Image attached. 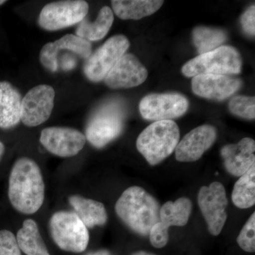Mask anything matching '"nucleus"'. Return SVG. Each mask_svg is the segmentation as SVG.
<instances>
[{
  "instance_id": "1",
  "label": "nucleus",
  "mask_w": 255,
  "mask_h": 255,
  "mask_svg": "<svg viewBox=\"0 0 255 255\" xmlns=\"http://www.w3.org/2000/svg\"><path fill=\"white\" fill-rule=\"evenodd\" d=\"M8 196L18 212L33 214L45 199V184L39 166L33 159L21 157L16 161L9 179Z\"/></svg>"
},
{
  "instance_id": "2",
  "label": "nucleus",
  "mask_w": 255,
  "mask_h": 255,
  "mask_svg": "<svg viewBox=\"0 0 255 255\" xmlns=\"http://www.w3.org/2000/svg\"><path fill=\"white\" fill-rule=\"evenodd\" d=\"M158 201L141 187H129L116 203L119 219L133 232L149 235L151 228L159 221Z\"/></svg>"
},
{
  "instance_id": "3",
  "label": "nucleus",
  "mask_w": 255,
  "mask_h": 255,
  "mask_svg": "<svg viewBox=\"0 0 255 255\" xmlns=\"http://www.w3.org/2000/svg\"><path fill=\"white\" fill-rule=\"evenodd\" d=\"M179 136V127L173 121L155 122L139 135L137 149L150 165H156L175 150Z\"/></svg>"
},
{
  "instance_id": "4",
  "label": "nucleus",
  "mask_w": 255,
  "mask_h": 255,
  "mask_svg": "<svg viewBox=\"0 0 255 255\" xmlns=\"http://www.w3.org/2000/svg\"><path fill=\"white\" fill-rule=\"evenodd\" d=\"M242 58L236 48L222 46L196 56L182 67L188 78L200 75H238L241 73Z\"/></svg>"
},
{
  "instance_id": "5",
  "label": "nucleus",
  "mask_w": 255,
  "mask_h": 255,
  "mask_svg": "<svg viewBox=\"0 0 255 255\" xmlns=\"http://www.w3.org/2000/svg\"><path fill=\"white\" fill-rule=\"evenodd\" d=\"M50 235L64 251L80 253L87 249L90 234L85 225L73 211H60L50 218Z\"/></svg>"
},
{
  "instance_id": "6",
  "label": "nucleus",
  "mask_w": 255,
  "mask_h": 255,
  "mask_svg": "<svg viewBox=\"0 0 255 255\" xmlns=\"http://www.w3.org/2000/svg\"><path fill=\"white\" fill-rule=\"evenodd\" d=\"M124 119L122 106L116 103L104 106L87 123L86 140L97 148L105 147L121 135L124 128Z\"/></svg>"
},
{
  "instance_id": "7",
  "label": "nucleus",
  "mask_w": 255,
  "mask_h": 255,
  "mask_svg": "<svg viewBox=\"0 0 255 255\" xmlns=\"http://www.w3.org/2000/svg\"><path fill=\"white\" fill-rule=\"evenodd\" d=\"M88 11V3L83 0L50 2L42 9L38 24L46 31H58L81 22Z\"/></svg>"
},
{
  "instance_id": "8",
  "label": "nucleus",
  "mask_w": 255,
  "mask_h": 255,
  "mask_svg": "<svg viewBox=\"0 0 255 255\" xmlns=\"http://www.w3.org/2000/svg\"><path fill=\"white\" fill-rule=\"evenodd\" d=\"M130 46L125 36L117 35L109 38L87 59L84 66L85 76L91 82L102 81Z\"/></svg>"
},
{
  "instance_id": "9",
  "label": "nucleus",
  "mask_w": 255,
  "mask_h": 255,
  "mask_svg": "<svg viewBox=\"0 0 255 255\" xmlns=\"http://www.w3.org/2000/svg\"><path fill=\"white\" fill-rule=\"evenodd\" d=\"M198 204L206 223L209 233L219 236L227 220L228 201L226 189L221 183H211L209 187L204 186L198 195Z\"/></svg>"
},
{
  "instance_id": "10",
  "label": "nucleus",
  "mask_w": 255,
  "mask_h": 255,
  "mask_svg": "<svg viewBox=\"0 0 255 255\" xmlns=\"http://www.w3.org/2000/svg\"><path fill=\"white\" fill-rule=\"evenodd\" d=\"M189 106L187 99L179 94H152L142 98L139 110L146 120L159 122L182 117Z\"/></svg>"
},
{
  "instance_id": "11",
  "label": "nucleus",
  "mask_w": 255,
  "mask_h": 255,
  "mask_svg": "<svg viewBox=\"0 0 255 255\" xmlns=\"http://www.w3.org/2000/svg\"><path fill=\"white\" fill-rule=\"evenodd\" d=\"M55 90L48 85L34 87L22 99L21 121L28 127H35L50 118L54 107Z\"/></svg>"
},
{
  "instance_id": "12",
  "label": "nucleus",
  "mask_w": 255,
  "mask_h": 255,
  "mask_svg": "<svg viewBox=\"0 0 255 255\" xmlns=\"http://www.w3.org/2000/svg\"><path fill=\"white\" fill-rule=\"evenodd\" d=\"M40 142L50 153L61 157L78 155L86 143L82 132L67 127H49L41 132Z\"/></svg>"
},
{
  "instance_id": "13",
  "label": "nucleus",
  "mask_w": 255,
  "mask_h": 255,
  "mask_svg": "<svg viewBox=\"0 0 255 255\" xmlns=\"http://www.w3.org/2000/svg\"><path fill=\"white\" fill-rule=\"evenodd\" d=\"M147 75V69L135 55L124 54L104 80L112 89L131 88L143 83Z\"/></svg>"
},
{
  "instance_id": "14",
  "label": "nucleus",
  "mask_w": 255,
  "mask_h": 255,
  "mask_svg": "<svg viewBox=\"0 0 255 255\" xmlns=\"http://www.w3.org/2000/svg\"><path fill=\"white\" fill-rule=\"evenodd\" d=\"M216 137L217 131L212 126H201L193 129L178 143L176 159L182 162L198 160L213 145Z\"/></svg>"
},
{
  "instance_id": "15",
  "label": "nucleus",
  "mask_w": 255,
  "mask_h": 255,
  "mask_svg": "<svg viewBox=\"0 0 255 255\" xmlns=\"http://www.w3.org/2000/svg\"><path fill=\"white\" fill-rule=\"evenodd\" d=\"M242 86L240 79L223 75L194 77L191 88L195 95L209 100L222 101L234 95Z\"/></svg>"
},
{
  "instance_id": "16",
  "label": "nucleus",
  "mask_w": 255,
  "mask_h": 255,
  "mask_svg": "<svg viewBox=\"0 0 255 255\" xmlns=\"http://www.w3.org/2000/svg\"><path fill=\"white\" fill-rule=\"evenodd\" d=\"M63 50H68L80 58L87 59L92 54V44L76 35H65L57 41L46 43L42 48L40 62L47 70L55 73L58 69L57 55Z\"/></svg>"
},
{
  "instance_id": "17",
  "label": "nucleus",
  "mask_w": 255,
  "mask_h": 255,
  "mask_svg": "<svg viewBox=\"0 0 255 255\" xmlns=\"http://www.w3.org/2000/svg\"><path fill=\"white\" fill-rule=\"evenodd\" d=\"M255 142L251 137L223 146L221 150L226 170L235 177H241L255 164Z\"/></svg>"
},
{
  "instance_id": "18",
  "label": "nucleus",
  "mask_w": 255,
  "mask_h": 255,
  "mask_svg": "<svg viewBox=\"0 0 255 255\" xmlns=\"http://www.w3.org/2000/svg\"><path fill=\"white\" fill-rule=\"evenodd\" d=\"M21 102L22 97L16 87L9 82H0V128H11L19 123Z\"/></svg>"
},
{
  "instance_id": "19",
  "label": "nucleus",
  "mask_w": 255,
  "mask_h": 255,
  "mask_svg": "<svg viewBox=\"0 0 255 255\" xmlns=\"http://www.w3.org/2000/svg\"><path fill=\"white\" fill-rule=\"evenodd\" d=\"M69 203L87 228L104 226L108 220L105 206L100 201L74 195L69 197Z\"/></svg>"
},
{
  "instance_id": "20",
  "label": "nucleus",
  "mask_w": 255,
  "mask_h": 255,
  "mask_svg": "<svg viewBox=\"0 0 255 255\" xmlns=\"http://www.w3.org/2000/svg\"><path fill=\"white\" fill-rule=\"evenodd\" d=\"M164 1L157 0H113L112 8L122 19L137 20L154 14L160 9Z\"/></svg>"
},
{
  "instance_id": "21",
  "label": "nucleus",
  "mask_w": 255,
  "mask_h": 255,
  "mask_svg": "<svg viewBox=\"0 0 255 255\" xmlns=\"http://www.w3.org/2000/svg\"><path fill=\"white\" fill-rule=\"evenodd\" d=\"M20 251L26 255H50L44 241L40 234L38 225L33 220L23 223L16 236Z\"/></svg>"
},
{
  "instance_id": "22",
  "label": "nucleus",
  "mask_w": 255,
  "mask_h": 255,
  "mask_svg": "<svg viewBox=\"0 0 255 255\" xmlns=\"http://www.w3.org/2000/svg\"><path fill=\"white\" fill-rule=\"evenodd\" d=\"M114 20L113 11L109 6H104L99 12L95 22L82 20L76 29V36L88 41L102 39L110 31Z\"/></svg>"
},
{
  "instance_id": "23",
  "label": "nucleus",
  "mask_w": 255,
  "mask_h": 255,
  "mask_svg": "<svg viewBox=\"0 0 255 255\" xmlns=\"http://www.w3.org/2000/svg\"><path fill=\"white\" fill-rule=\"evenodd\" d=\"M191 209L192 204L187 198L167 201L159 209V222L168 229L171 226H184L189 221Z\"/></svg>"
},
{
  "instance_id": "24",
  "label": "nucleus",
  "mask_w": 255,
  "mask_h": 255,
  "mask_svg": "<svg viewBox=\"0 0 255 255\" xmlns=\"http://www.w3.org/2000/svg\"><path fill=\"white\" fill-rule=\"evenodd\" d=\"M233 204L240 209H249L255 204V164L240 177L233 188Z\"/></svg>"
},
{
  "instance_id": "25",
  "label": "nucleus",
  "mask_w": 255,
  "mask_h": 255,
  "mask_svg": "<svg viewBox=\"0 0 255 255\" xmlns=\"http://www.w3.org/2000/svg\"><path fill=\"white\" fill-rule=\"evenodd\" d=\"M227 38L226 32L219 28L199 26L193 31V41L200 55L219 48Z\"/></svg>"
},
{
  "instance_id": "26",
  "label": "nucleus",
  "mask_w": 255,
  "mask_h": 255,
  "mask_svg": "<svg viewBox=\"0 0 255 255\" xmlns=\"http://www.w3.org/2000/svg\"><path fill=\"white\" fill-rule=\"evenodd\" d=\"M231 113L241 118L255 119V98L248 96H236L229 102Z\"/></svg>"
},
{
  "instance_id": "27",
  "label": "nucleus",
  "mask_w": 255,
  "mask_h": 255,
  "mask_svg": "<svg viewBox=\"0 0 255 255\" xmlns=\"http://www.w3.org/2000/svg\"><path fill=\"white\" fill-rule=\"evenodd\" d=\"M237 243L242 250L248 253L255 252V214L251 215L237 238Z\"/></svg>"
},
{
  "instance_id": "28",
  "label": "nucleus",
  "mask_w": 255,
  "mask_h": 255,
  "mask_svg": "<svg viewBox=\"0 0 255 255\" xmlns=\"http://www.w3.org/2000/svg\"><path fill=\"white\" fill-rule=\"evenodd\" d=\"M0 255H21L16 236L7 230L0 231Z\"/></svg>"
},
{
  "instance_id": "29",
  "label": "nucleus",
  "mask_w": 255,
  "mask_h": 255,
  "mask_svg": "<svg viewBox=\"0 0 255 255\" xmlns=\"http://www.w3.org/2000/svg\"><path fill=\"white\" fill-rule=\"evenodd\" d=\"M168 228L157 222L151 228L149 237L151 245L156 248H164L169 241Z\"/></svg>"
},
{
  "instance_id": "30",
  "label": "nucleus",
  "mask_w": 255,
  "mask_h": 255,
  "mask_svg": "<svg viewBox=\"0 0 255 255\" xmlns=\"http://www.w3.org/2000/svg\"><path fill=\"white\" fill-rule=\"evenodd\" d=\"M255 6L253 5L245 11L241 17V24L243 30L250 36L255 34Z\"/></svg>"
},
{
  "instance_id": "31",
  "label": "nucleus",
  "mask_w": 255,
  "mask_h": 255,
  "mask_svg": "<svg viewBox=\"0 0 255 255\" xmlns=\"http://www.w3.org/2000/svg\"><path fill=\"white\" fill-rule=\"evenodd\" d=\"M88 255H111V254L107 251H100L90 253Z\"/></svg>"
},
{
  "instance_id": "32",
  "label": "nucleus",
  "mask_w": 255,
  "mask_h": 255,
  "mask_svg": "<svg viewBox=\"0 0 255 255\" xmlns=\"http://www.w3.org/2000/svg\"><path fill=\"white\" fill-rule=\"evenodd\" d=\"M5 151V147L4 144L0 141V161L2 158L3 155H4Z\"/></svg>"
},
{
  "instance_id": "33",
  "label": "nucleus",
  "mask_w": 255,
  "mask_h": 255,
  "mask_svg": "<svg viewBox=\"0 0 255 255\" xmlns=\"http://www.w3.org/2000/svg\"><path fill=\"white\" fill-rule=\"evenodd\" d=\"M131 255H156L155 254H152V253H147V252L145 251H138L136 252V253H132Z\"/></svg>"
},
{
  "instance_id": "34",
  "label": "nucleus",
  "mask_w": 255,
  "mask_h": 255,
  "mask_svg": "<svg viewBox=\"0 0 255 255\" xmlns=\"http://www.w3.org/2000/svg\"><path fill=\"white\" fill-rule=\"evenodd\" d=\"M6 2V1H5V0H0V6L1 5L5 4V3Z\"/></svg>"
}]
</instances>
